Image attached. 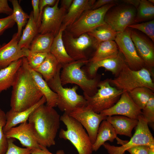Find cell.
<instances>
[{
	"label": "cell",
	"mask_w": 154,
	"mask_h": 154,
	"mask_svg": "<svg viewBox=\"0 0 154 154\" xmlns=\"http://www.w3.org/2000/svg\"><path fill=\"white\" fill-rule=\"evenodd\" d=\"M19 69L12 86L10 105L12 110L21 112L37 103L43 96L35 84L25 57Z\"/></svg>",
	"instance_id": "1"
},
{
	"label": "cell",
	"mask_w": 154,
	"mask_h": 154,
	"mask_svg": "<svg viewBox=\"0 0 154 154\" xmlns=\"http://www.w3.org/2000/svg\"><path fill=\"white\" fill-rule=\"evenodd\" d=\"M28 120L40 145L47 147L55 144L60 120V115L54 108L41 105L32 113Z\"/></svg>",
	"instance_id": "2"
},
{
	"label": "cell",
	"mask_w": 154,
	"mask_h": 154,
	"mask_svg": "<svg viewBox=\"0 0 154 154\" xmlns=\"http://www.w3.org/2000/svg\"><path fill=\"white\" fill-rule=\"evenodd\" d=\"M89 62V60H74L62 65L60 78L62 86L69 84L77 85L89 96L94 95L97 91L100 81V75H96L94 78H89L81 67Z\"/></svg>",
	"instance_id": "3"
},
{
	"label": "cell",
	"mask_w": 154,
	"mask_h": 154,
	"mask_svg": "<svg viewBox=\"0 0 154 154\" xmlns=\"http://www.w3.org/2000/svg\"><path fill=\"white\" fill-rule=\"evenodd\" d=\"M62 67V65L59 67L56 75L47 83L57 95V107L62 112L69 114L78 108L86 106V101L83 96L77 93L78 86L71 88L63 87L60 78Z\"/></svg>",
	"instance_id": "4"
},
{
	"label": "cell",
	"mask_w": 154,
	"mask_h": 154,
	"mask_svg": "<svg viewBox=\"0 0 154 154\" xmlns=\"http://www.w3.org/2000/svg\"><path fill=\"white\" fill-rule=\"evenodd\" d=\"M153 78L145 68L133 70L126 63L117 77L109 79V83L118 89L127 92L141 87H147L154 91Z\"/></svg>",
	"instance_id": "5"
},
{
	"label": "cell",
	"mask_w": 154,
	"mask_h": 154,
	"mask_svg": "<svg viewBox=\"0 0 154 154\" xmlns=\"http://www.w3.org/2000/svg\"><path fill=\"white\" fill-rule=\"evenodd\" d=\"M60 120L66 126V130L60 131V138L69 141L76 149L78 154H91L92 144L82 125L68 114L64 113Z\"/></svg>",
	"instance_id": "6"
},
{
	"label": "cell",
	"mask_w": 154,
	"mask_h": 154,
	"mask_svg": "<svg viewBox=\"0 0 154 154\" xmlns=\"http://www.w3.org/2000/svg\"><path fill=\"white\" fill-rule=\"evenodd\" d=\"M98 87L97 92L93 96H89L84 93L83 94L86 100V106L95 112L100 114L114 105L123 91L112 86L108 78L100 81Z\"/></svg>",
	"instance_id": "7"
},
{
	"label": "cell",
	"mask_w": 154,
	"mask_h": 154,
	"mask_svg": "<svg viewBox=\"0 0 154 154\" xmlns=\"http://www.w3.org/2000/svg\"><path fill=\"white\" fill-rule=\"evenodd\" d=\"M116 4H108L98 9L85 11L73 23L66 29L74 37L88 33L105 24L104 17L108 11Z\"/></svg>",
	"instance_id": "8"
},
{
	"label": "cell",
	"mask_w": 154,
	"mask_h": 154,
	"mask_svg": "<svg viewBox=\"0 0 154 154\" xmlns=\"http://www.w3.org/2000/svg\"><path fill=\"white\" fill-rule=\"evenodd\" d=\"M133 135L129 141H126L121 146L111 145L105 142L102 145L109 154H125L128 149L139 145H154V138L151 134L146 121L142 115L138 119Z\"/></svg>",
	"instance_id": "9"
},
{
	"label": "cell",
	"mask_w": 154,
	"mask_h": 154,
	"mask_svg": "<svg viewBox=\"0 0 154 154\" xmlns=\"http://www.w3.org/2000/svg\"><path fill=\"white\" fill-rule=\"evenodd\" d=\"M136 12V8L131 5H116L107 12L104 21L117 32H122L133 24Z\"/></svg>",
	"instance_id": "10"
},
{
	"label": "cell",
	"mask_w": 154,
	"mask_h": 154,
	"mask_svg": "<svg viewBox=\"0 0 154 154\" xmlns=\"http://www.w3.org/2000/svg\"><path fill=\"white\" fill-rule=\"evenodd\" d=\"M126 63L132 70H138L145 67L130 36V29L127 27L122 32H117L114 40Z\"/></svg>",
	"instance_id": "11"
},
{
	"label": "cell",
	"mask_w": 154,
	"mask_h": 154,
	"mask_svg": "<svg viewBox=\"0 0 154 154\" xmlns=\"http://www.w3.org/2000/svg\"><path fill=\"white\" fill-rule=\"evenodd\" d=\"M59 2L57 0L53 6L44 9L38 34L52 33L55 37L59 32L67 10L64 6L58 7Z\"/></svg>",
	"instance_id": "12"
},
{
	"label": "cell",
	"mask_w": 154,
	"mask_h": 154,
	"mask_svg": "<svg viewBox=\"0 0 154 154\" xmlns=\"http://www.w3.org/2000/svg\"><path fill=\"white\" fill-rule=\"evenodd\" d=\"M62 35V39L66 51L74 60L87 59L85 51L92 46L96 47L94 39L87 33L74 37L66 30Z\"/></svg>",
	"instance_id": "13"
},
{
	"label": "cell",
	"mask_w": 154,
	"mask_h": 154,
	"mask_svg": "<svg viewBox=\"0 0 154 154\" xmlns=\"http://www.w3.org/2000/svg\"><path fill=\"white\" fill-rule=\"evenodd\" d=\"M69 115L80 122L86 129L92 144L96 139L101 122L107 116L94 112L86 106L78 108Z\"/></svg>",
	"instance_id": "14"
},
{
	"label": "cell",
	"mask_w": 154,
	"mask_h": 154,
	"mask_svg": "<svg viewBox=\"0 0 154 154\" xmlns=\"http://www.w3.org/2000/svg\"><path fill=\"white\" fill-rule=\"evenodd\" d=\"M130 36L145 67L154 78V42L144 34L135 29H130Z\"/></svg>",
	"instance_id": "15"
},
{
	"label": "cell",
	"mask_w": 154,
	"mask_h": 154,
	"mask_svg": "<svg viewBox=\"0 0 154 154\" xmlns=\"http://www.w3.org/2000/svg\"><path fill=\"white\" fill-rule=\"evenodd\" d=\"M100 114L107 116L121 115L138 120L142 115V111L132 101L128 92L123 91L119 100L114 105Z\"/></svg>",
	"instance_id": "16"
},
{
	"label": "cell",
	"mask_w": 154,
	"mask_h": 154,
	"mask_svg": "<svg viewBox=\"0 0 154 154\" xmlns=\"http://www.w3.org/2000/svg\"><path fill=\"white\" fill-rule=\"evenodd\" d=\"M19 40L17 33H15L8 43L0 47V70L27 56L29 49L20 48L18 45Z\"/></svg>",
	"instance_id": "17"
},
{
	"label": "cell",
	"mask_w": 154,
	"mask_h": 154,
	"mask_svg": "<svg viewBox=\"0 0 154 154\" xmlns=\"http://www.w3.org/2000/svg\"><path fill=\"white\" fill-rule=\"evenodd\" d=\"M7 139H18L23 147L32 150L41 148L33 133L31 127L27 121L9 129L5 134Z\"/></svg>",
	"instance_id": "18"
},
{
	"label": "cell",
	"mask_w": 154,
	"mask_h": 154,
	"mask_svg": "<svg viewBox=\"0 0 154 154\" xmlns=\"http://www.w3.org/2000/svg\"><path fill=\"white\" fill-rule=\"evenodd\" d=\"M125 64L123 56L119 52L115 57L90 63L88 71L90 78H92L96 75L99 68L102 67L111 72L116 77Z\"/></svg>",
	"instance_id": "19"
},
{
	"label": "cell",
	"mask_w": 154,
	"mask_h": 154,
	"mask_svg": "<svg viewBox=\"0 0 154 154\" xmlns=\"http://www.w3.org/2000/svg\"><path fill=\"white\" fill-rule=\"evenodd\" d=\"M96 1L73 0L64 16L61 29L64 31L73 23L86 11L91 9Z\"/></svg>",
	"instance_id": "20"
},
{
	"label": "cell",
	"mask_w": 154,
	"mask_h": 154,
	"mask_svg": "<svg viewBox=\"0 0 154 154\" xmlns=\"http://www.w3.org/2000/svg\"><path fill=\"white\" fill-rule=\"evenodd\" d=\"M46 102V98L43 96L37 103L24 111L16 112L10 109L6 113V123L3 129L4 134L10 128L15 127L19 124L27 122L34 111Z\"/></svg>",
	"instance_id": "21"
},
{
	"label": "cell",
	"mask_w": 154,
	"mask_h": 154,
	"mask_svg": "<svg viewBox=\"0 0 154 154\" xmlns=\"http://www.w3.org/2000/svg\"><path fill=\"white\" fill-rule=\"evenodd\" d=\"M106 120L112 125L117 134L131 137L132 131L138 122V120L121 115L108 116Z\"/></svg>",
	"instance_id": "22"
},
{
	"label": "cell",
	"mask_w": 154,
	"mask_h": 154,
	"mask_svg": "<svg viewBox=\"0 0 154 154\" xmlns=\"http://www.w3.org/2000/svg\"><path fill=\"white\" fill-rule=\"evenodd\" d=\"M28 67L37 87L46 98V105L53 108L57 107V94L51 89L40 74L31 68L29 65Z\"/></svg>",
	"instance_id": "23"
},
{
	"label": "cell",
	"mask_w": 154,
	"mask_h": 154,
	"mask_svg": "<svg viewBox=\"0 0 154 154\" xmlns=\"http://www.w3.org/2000/svg\"><path fill=\"white\" fill-rule=\"evenodd\" d=\"M22 64V58L0 70V94L12 86L17 72Z\"/></svg>",
	"instance_id": "24"
},
{
	"label": "cell",
	"mask_w": 154,
	"mask_h": 154,
	"mask_svg": "<svg viewBox=\"0 0 154 154\" xmlns=\"http://www.w3.org/2000/svg\"><path fill=\"white\" fill-rule=\"evenodd\" d=\"M117 135L112 125L107 120H103L99 126L96 141L92 144L93 151H97L107 141L113 142Z\"/></svg>",
	"instance_id": "25"
},
{
	"label": "cell",
	"mask_w": 154,
	"mask_h": 154,
	"mask_svg": "<svg viewBox=\"0 0 154 154\" xmlns=\"http://www.w3.org/2000/svg\"><path fill=\"white\" fill-rule=\"evenodd\" d=\"M96 50L89 62H93L117 56L119 51L114 40L101 42L96 46Z\"/></svg>",
	"instance_id": "26"
},
{
	"label": "cell",
	"mask_w": 154,
	"mask_h": 154,
	"mask_svg": "<svg viewBox=\"0 0 154 154\" xmlns=\"http://www.w3.org/2000/svg\"><path fill=\"white\" fill-rule=\"evenodd\" d=\"M64 31L61 29L54 37L50 52L62 65L74 60L68 55L66 49L62 39Z\"/></svg>",
	"instance_id": "27"
},
{
	"label": "cell",
	"mask_w": 154,
	"mask_h": 154,
	"mask_svg": "<svg viewBox=\"0 0 154 154\" xmlns=\"http://www.w3.org/2000/svg\"><path fill=\"white\" fill-rule=\"evenodd\" d=\"M61 65L49 52L42 63L38 67L33 70L40 74L47 82L54 77L59 67Z\"/></svg>",
	"instance_id": "28"
},
{
	"label": "cell",
	"mask_w": 154,
	"mask_h": 154,
	"mask_svg": "<svg viewBox=\"0 0 154 154\" xmlns=\"http://www.w3.org/2000/svg\"><path fill=\"white\" fill-rule=\"evenodd\" d=\"M18 42L21 48L29 49L33 41L38 34L39 28L33 18L32 11Z\"/></svg>",
	"instance_id": "29"
},
{
	"label": "cell",
	"mask_w": 154,
	"mask_h": 154,
	"mask_svg": "<svg viewBox=\"0 0 154 154\" xmlns=\"http://www.w3.org/2000/svg\"><path fill=\"white\" fill-rule=\"evenodd\" d=\"M54 37L52 33L37 35L29 49L33 52L48 53L50 52Z\"/></svg>",
	"instance_id": "30"
},
{
	"label": "cell",
	"mask_w": 154,
	"mask_h": 154,
	"mask_svg": "<svg viewBox=\"0 0 154 154\" xmlns=\"http://www.w3.org/2000/svg\"><path fill=\"white\" fill-rule=\"evenodd\" d=\"M117 33L110 26L106 23L87 33L94 39L97 45L102 42L114 41Z\"/></svg>",
	"instance_id": "31"
},
{
	"label": "cell",
	"mask_w": 154,
	"mask_h": 154,
	"mask_svg": "<svg viewBox=\"0 0 154 154\" xmlns=\"http://www.w3.org/2000/svg\"><path fill=\"white\" fill-rule=\"evenodd\" d=\"M136 10V16L133 24L153 19L154 4L150 3L148 0H140L139 4Z\"/></svg>",
	"instance_id": "32"
},
{
	"label": "cell",
	"mask_w": 154,
	"mask_h": 154,
	"mask_svg": "<svg viewBox=\"0 0 154 154\" xmlns=\"http://www.w3.org/2000/svg\"><path fill=\"white\" fill-rule=\"evenodd\" d=\"M13 6V12L11 15L12 19L17 26V35L20 39L22 35L23 27L27 24L29 15L25 12L20 5L17 0H10Z\"/></svg>",
	"instance_id": "33"
},
{
	"label": "cell",
	"mask_w": 154,
	"mask_h": 154,
	"mask_svg": "<svg viewBox=\"0 0 154 154\" xmlns=\"http://www.w3.org/2000/svg\"><path fill=\"white\" fill-rule=\"evenodd\" d=\"M154 91L146 87H139L128 92L134 103L142 110L146 105Z\"/></svg>",
	"instance_id": "34"
},
{
	"label": "cell",
	"mask_w": 154,
	"mask_h": 154,
	"mask_svg": "<svg viewBox=\"0 0 154 154\" xmlns=\"http://www.w3.org/2000/svg\"><path fill=\"white\" fill-rule=\"evenodd\" d=\"M139 31L144 34L154 42V20L141 23L132 24L128 27Z\"/></svg>",
	"instance_id": "35"
},
{
	"label": "cell",
	"mask_w": 154,
	"mask_h": 154,
	"mask_svg": "<svg viewBox=\"0 0 154 154\" xmlns=\"http://www.w3.org/2000/svg\"><path fill=\"white\" fill-rule=\"evenodd\" d=\"M142 115L147 121L148 125L154 128V94L150 98L147 103L142 110Z\"/></svg>",
	"instance_id": "36"
},
{
	"label": "cell",
	"mask_w": 154,
	"mask_h": 154,
	"mask_svg": "<svg viewBox=\"0 0 154 154\" xmlns=\"http://www.w3.org/2000/svg\"><path fill=\"white\" fill-rule=\"evenodd\" d=\"M6 123V113L0 108V154H5L8 146V139L3 131Z\"/></svg>",
	"instance_id": "37"
},
{
	"label": "cell",
	"mask_w": 154,
	"mask_h": 154,
	"mask_svg": "<svg viewBox=\"0 0 154 154\" xmlns=\"http://www.w3.org/2000/svg\"><path fill=\"white\" fill-rule=\"evenodd\" d=\"M48 53L33 52L29 49L26 58L29 66L33 69L38 67L43 62Z\"/></svg>",
	"instance_id": "38"
},
{
	"label": "cell",
	"mask_w": 154,
	"mask_h": 154,
	"mask_svg": "<svg viewBox=\"0 0 154 154\" xmlns=\"http://www.w3.org/2000/svg\"><path fill=\"white\" fill-rule=\"evenodd\" d=\"M7 139L8 146L5 154H31V153L32 149L27 148H22L15 144L14 139Z\"/></svg>",
	"instance_id": "39"
},
{
	"label": "cell",
	"mask_w": 154,
	"mask_h": 154,
	"mask_svg": "<svg viewBox=\"0 0 154 154\" xmlns=\"http://www.w3.org/2000/svg\"><path fill=\"white\" fill-rule=\"evenodd\" d=\"M15 23L11 15L6 17L0 18V36L6 30L13 27Z\"/></svg>",
	"instance_id": "40"
},
{
	"label": "cell",
	"mask_w": 154,
	"mask_h": 154,
	"mask_svg": "<svg viewBox=\"0 0 154 154\" xmlns=\"http://www.w3.org/2000/svg\"><path fill=\"white\" fill-rule=\"evenodd\" d=\"M149 147L146 145H139L128 149L130 154H149Z\"/></svg>",
	"instance_id": "41"
},
{
	"label": "cell",
	"mask_w": 154,
	"mask_h": 154,
	"mask_svg": "<svg viewBox=\"0 0 154 154\" xmlns=\"http://www.w3.org/2000/svg\"><path fill=\"white\" fill-rule=\"evenodd\" d=\"M13 9L8 3L7 0H0V14L4 13L10 15L12 14Z\"/></svg>",
	"instance_id": "42"
},
{
	"label": "cell",
	"mask_w": 154,
	"mask_h": 154,
	"mask_svg": "<svg viewBox=\"0 0 154 154\" xmlns=\"http://www.w3.org/2000/svg\"><path fill=\"white\" fill-rule=\"evenodd\" d=\"M40 146L41 148L32 150L31 154H65L63 150H58L56 153H53L49 151L47 147Z\"/></svg>",
	"instance_id": "43"
},
{
	"label": "cell",
	"mask_w": 154,
	"mask_h": 154,
	"mask_svg": "<svg viewBox=\"0 0 154 154\" xmlns=\"http://www.w3.org/2000/svg\"><path fill=\"white\" fill-rule=\"evenodd\" d=\"M32 5L33 8V14L35 22L37 23L40 14L39 0H32Z\"/></svg>",
	"instance_id": "44"
},
{
	"label": "cell",
	"mask_w": 154,
	"mask_h": 154,
	"mask_svg": "<svg viewBox=\"0 0 154 154\" xmlns=\"http://www.w3.org/2000/svg\"><path fill=\"white\" fill-rule=\"evenodd\" d=\"M118 1L115 0H98L95 1L91 9H97L110 4H116Z\"/></svg>",
	"instance_id": "45"
},
{
	"label": "cell",
	"mask_w": 154,
	"mask_h": 154,
	"mask_svg": "<svg viewBox=\"0 0 154 154\" xmlns=\"http://www.w3.org/2000/svg\"><path fill=\"white\" fill-rule=\"evenodd\" d=\"M122 1L127 4L134 6L137 9L139 4L140 0H124Z\"/></svg>",
	"instance_id": "46"
},
{
	"label": "cell",
	"mask_w": 154,
	"mask_h": 154,
	"mask_svg": "<svg viewBox=\"0 0 154 154\" xmlns=\"http://www.w3.org/2000/svg\"><path fill=\"white\" fill-rule=\"evenodd\" d=\"M62 6L65 7L67 10H68L71 6L73 0H61Z\"/></svg>",
	"instance_id": "47"
},
{
	"label": "cell",
	"mask_w": 154,
	"mask_h": 154,
	"mask_svg": "<svg viewBox=\"0 0 154 154\" xmlns=\"http://www.w3.org/2000/svg\"><path fill=\"white\" fill-rule=\"evenodd\" d=\"M149 154H154V145L149 147Z\"/></svg>",
	"instance_id": "48"
},
{
	"label": "cell",
	"mask_w": 154,
	"mask_h": 154,
	"mask_svg": "<svg viewBox=\"0 0 154 154\" xmlns=\"http://www.w3.org/2000/svg\"><path fill=\"white\" fill-rule=\"evenodd\" d=\"M148 1L151 3L154 4V0H148Z\"/></svg>",
	"instance_id": "49"
},
{
	"label": "cell",
	"mask_w": 154,
	"mask_h": 154,
	"mask_svg": "<svg viewBox=\"0 0 154 154\" xmlns=\"http://www.w3.org/2000/svg\"><path fill=\"white\" fill-rule=\"evenodd\" d=\"M1 45L0 44V47L1 46Z\"/></svg>",
	"instance_id": "50"
}]
</instances>
